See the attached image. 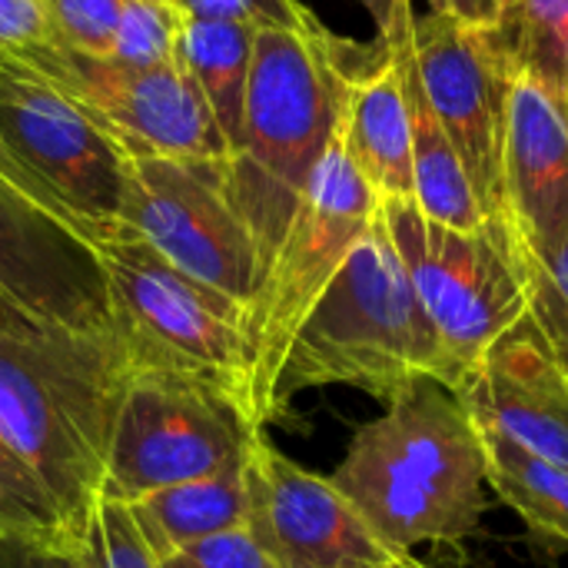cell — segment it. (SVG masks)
<instances>
[{"label": "cell", "instance_id": "1", "mask_svg": "<svg viewBox=\"0 0 568 568\" xmlns=\"http://www.w3.org/2000/svg\"><path fill=\"white\" fill-rule=\"evenodd\" d=\"M396 556L466 542L489 506L486 443L466 399L423 376L363 423L329 476Z\"/></svg>", "mask_w": 568, "mask_h": 568}, {"label": "cell", "instance_id": "2", "mask_svg": "<svg viewBox=\"0 0 568 568\" xmlns=\"http://www.w3.org/2000/svg\"><path fill=\"white\" fill-rule=\"evenodd\" d=\"M349 77L336 40L320 23L253 33L243 136L223 163V176L226 196L256 243L260 280L336 136Z\"/></svg>", "mask_w": 568, "mask_h": 568}, {"label": "cell", "instance_id": "3", "mask_svg": "<svg viewBox=\"0 0 568 568\" xmlns=\"http://www.w3.org/2000/svg\"><path fill=\"white\" fill-rule=\"evenodd\" d=\"M423 376L453 386L439 329L376 206L373 223L290 346L276 386V413L293 396L323 386H349L389 403Z\"/></svg>", "mask_w": 568, "mask_h": 568}, {"label": "cell", "instance_id": "4", "mask_svg": "<svg viewBox=\"0 0 568 568\" xmlns=\"http://www.w3.org/2000/svg\"><path fill=\"white\" fill-rule=\"evenodd\" d=\"M123 369L120 339L0 326V439L77 529L103 493Z\"/></svg>", "mask_w": 568, "mask_h": 568}, {"label": "cell", "instance_id": "5", "mask_svg": "<svg viewBox=\"0 0 568 568\" xmlns=\"http://www.w3.org/2000/svg\"><path fill=\"white\" fill-rule=\"evenodd\" d=\"M263 436L266 429L230 386L126 356L100 499L126 506L176 483L243 469Z\"/></svg>", "mask_w": 568, "mask_h": 568}, {"label": "cell", "instance_id": "6", "mask_svg": "<svg viewBox=\"0 0 568 568\" xmlns=\"http://www.w3.org/2000/svg\"><path fill=\"white\" fill-rule=\"evenodd\" d=\"M376 206L379 196L353 166L336 126L283 243L243 310L240 329L246 346L250 413L260 429L280 416L276 386L300 326L373 223Z\"/></svg>", "mask_w": 568, "mask_h": 568}, {"label": "cell", "instance_id": "7", "mask_svg": "<svg viewBox=\"0 0 568 568\" xmlns=\"http://www.w3.org/2000/svg\"><path fill=\"white\" fill-rule=\"evenodd\" d=\"M379 216L439 329L459 393L489 346L529 313L523 240L509 216L456 230L429 220L413 196L379 200Z\"/></svg>", "mask_w": 568, "mask_h": 568}, {"label": "cell", "instance_id": "8", "mask_svg": "<svg viewBox=\"0 0 568 568\" xmlns=\"http://www.w3.org/2000/svg\"><path fill=\"white\" fill-rule=\"evenodd\" d=\"M116 339L126 356L210 376L250 406L243 310L166 263L136 230L116 223L93 243Z\"/></svg>", "mask_w": 568, "mask_h": 568}, {"label": "cell", "instance_id": "9", "mask_svg": "<svg viewBox=\"0 0 568 568\" xmlns=\"http://www.w3.org/2000/svg\"><path fill=\"white\" fill-rule=\"evenodd\" d=\"M0 143L50 213L90 246L120 223L130 150L63 90L0 53Z\"/></svg>", "mask_w": 568, "mask_h": 568}, {"label": "cell", "instance_id": "10", "mask_svg": "<svg viewBox=\"0 0 568 568\" xmlns=\"http://www.w3.org/2000/svg\"><path fill=\"white\" fill-rule=\"evenodd\" d=\"M223 163L130 150L120 223L136 230L180 273L246 310L260 280V256L226 196Z\"/></svg>", "mask_w": 568, "mask_h": 568}, {"label": "cell", "instance_id": "11", "mask_svg": "<svg viewBox=\"0 0 568 568\" xmlns=\"http://www.w3.org/2000/svg\"><path fill=\"white\" fill-rule=\"evenodd\" d=\"M17 60L63 90L126 150L180 160H230V146L183 67H130L116 57H90L57 40L23 50Z\"/></svg>", "mask_w": 568, "mask_h": 568}, {"label": "cell", "instance_id": "12", "mask_svg": "<svg viewBox=\"0 0 568 568\" xmlns=\"http://www.w3.org/2000/svg\"><path fill=\"white\" fill-rule=\"evenodd\" d=\"M419 87L456 146L486 216H506L503 146L516 67L496 27L463 23L446 10L413 20Z\"/></svg>", "mask_w": 568, "mask_h": 568}, {"label": "cell", "instance_id": "13", "mask_svg": "<svg viewBox=\"0 0 568 568\" xmlns=\"http://www.w3.org/2000/svg\"><path fill=\"white\" fill-rule=\"evenodd\" d=\"M0 296L43 329L83 339H116L93 246L3 180Z\"/></svg>", "mask_w": 568, "mask_h": 568}, {"label": "cell", "instance_id": "14", "mask_svg": "<svg viewBox=\"0 0 568 568\" xmlns=\"http://www.w3.org/2000/svg\"><path fill=\"white\" fill-rule=\"evenodd\" d=\"M246 529L280 568H396L333 479L283 456L266 436L246 463Z\"/></svg>", "mask_w": 568, "mask_h": 568}, {"label": "cell", "instance_id": "15", "mask_svg": "<svg viewBox=\"0 0 568 568\" xmlns=\"http://www.w3.org/2000/svg\"><path fill=\"white\" fill-rule=\"evenodd\" d=\"M459 396L476 423L546 463L568 466V379L529 313L489 346Z\"/></svg>", "mask_w": 568, "mask_h": 568}, {"label": "cell", "instance_id": "16", "mask_svg": "<svg viewBox=\"0 0 568 568\" xmlns=\"http://www.w3.org/2000/svg\"><path fill=\"white\" fill-rule=\"evenodd\" d=\"M506 216L532 253L568 236V110L539 80L516 73L503 146Z\"/></svg>", "mask_w": 568, "mask_h": 568}, {"label": "cell", "instance_id": "17", "mask_svg": "<svg viewBox=\"0 0 568 568\" xmlns=\"http://www.w3.org/2000/svg\"><path fill=\"white\" fill-rule=\"evenodd\" d=\"M339 140L379 200L413 196V116L396 53H383L379 67L349 77Z\"/></svg>", "mask_w": 568, "mask_h": 568}, {"label": "cell", "instance_id": "18", "mask_svg": "<svg viewBox=\"0 0 568 568\" xmlns=\"http://www.w3.org/2000/svg\"><path fill=\"white\" fill-rule=\"evenodd\" d=\"M126 513L153 559L163 562L206 536L246 526V466L146 493L126 503Z\"/></svg>", "mask_w": 568, "mask_h": 568}, {"label": "cell", "instance_id": "19", "mask_svg": "<svg viewBox=\"0 0 568 568\" xmlns=\"http://www.w3.org/2000/svg\"><path fill=\"white\" fill-rule=\"evenodd\" d=\"M386 53H396L406 77V97H409V116H413V200L416 206L446 226L456 230H479L489 216L466 176V166L449 143L443 123L436 120L416 73L413 60V37L403 43L386 47Z\"/></svg>", "mask_w": 568, "mask_h": 568}, {"label": "cell", "instance_id": "20", "mask_svg": "<svg viewBox=\"0 0 568 568\" xmlns=\"http://www.w3.org/2000/svg\"><path fill=\"white\" fill-rule=\"evenodd\" d=\"M256 27L236 20H186L180 40V60L196 83L213 123L220 126L230 153L243 136L246 83L253 63Z\"/></svg>", "mask_w": 568, "mask_h": 568}, {"label": "cell", "instance_id": "21", "mask_svg": "<svg viewBox=\"0 0 568 568\" xmlns=\"http://www.w3.org/2000/svg\"><path fill=\"white\" fill-rule=\"evenodd\" d=\"M489 463V489L549 542L568 546V466L546 463L503 433L479 423Z\"/></svg>", "mask_w": 568, "mask_h": 568}, {"label": "cell", "instance_id": "22", "mask_svg": "<svg viewBox=\"0 0 568 568\" xmlns=\"http://www.w3.org/2000/svg\"><path fill=\"white\" fill-rule=\"evenodd\" d=\"M496 33L516 67L549 87L556 97L566 90L568 0H503Z\"/></svg>", "mask_w": 568, "mask_h": 568}, {"label": "cell", "instance_id": "23", "mask_svg": "<svg viewBox=\"0 0 568 568\" xmlns=\"http://www.w3.org/2000/svg\"><path fill=\"white\" fill-rule=\"evenodd\" d=\"M0 539L20 542H73L80 529L40 476L0 439Z\"/></svg>", "mask_w": 568, "mask_h": 568}, {"label": "cell", "instance_id": "24", "mask_svg": "<svg viewBox=\"0 0 568 568\" xmlns=\"http://www.w3.org/2000/svg\"><path fill=\"white\" fill-rule=\"evenodd\" d=\"M186 10L173 0H123L113 53L130 67H183L180 40Z\"/></svg>", "mask_w": 568, "mask_h": 568}, {"label": "cell", "instance_id": "25", "mask_svg": "<svg viewBox=\"0 0 568 568\" xmlns=\"http://www.w3.org/2000/svg\"><path fill=\"white\" fill-rule=\"evenodd\" d=\"M523 253L529 273V320L568 379V236L549 253H532L523 243Z\"/></svg>", "mask_w": 568, "mask_h": 568}, {"label": "cell", "instance_id": "26", "mask_svg": "<svg viewBox=\"0 0 568 568\" xmlns=\"http://www.w3.org/2000/svg\"><path fill=\"white\" fill-rule=\"evenodd\" d=\"M83 568H160L143 536L136 532L126 506L100 499L80 526Z\"/></svg>", "mask_w": 568, "mask_h": 568}, {"label": "cell", "instance_id": "27", "mask_svg": "<svg viewBox=\"0 0 568 568\" xmlns=\"http://www.w3.org/2000/svg\"><path fill=\"white\" fill-rule=\"evenodd\" d=\"M43 10L57 43L90 57L113 53L123 0H43Z\"/></svg>", "mask_w": 568, "mask_h": 568}, {"label": "cell", "instance_id": "28", "mask_svg": "<svg viewBox=\"0 0 568 568\" xmlns=\"http://www.w3.org/2000/svg\"><path fill=\"white\" fill-rule=\"evenodd\" d=\"M193 20H236L250 27H283L310 30L316 27L313 13L296 0H176Z\"/></svg>", "mask_w": 568, "mask_h": 568}, {"label": "cell", "instance_id": "29", "mask_svg": "<svg viewBox=\"0 0 568 568\" xmlns=\"http://www.w3.org/2000/svg\"><path fill=\"white\" fill-rule=\"evenodd\" d=\"M180 556L193 568H280L246 526L206 536Z\"/></svg>", "mask_w": 568, "mask_h": 568}, {"label": "cell", "instance_id": "30", "mask_svg": "<svg viewBox=\"0 0 568 568\" xmlns=\"http://www.w3.org/2000/svg\"><path fill=\"white\" fill-rule=\"evenodd\" d=\"M53 30L43 0H0V53L20 57L40 43H50Z\"/></svg>", "mask_w": 568, "mask_h": 568}, {"label": "cell", "instance_id": "31", "mask_svg": "<svg viewBox=\"0 0 568 568\" xmlns=\"http://www.w3.org/2000/svg\"><path fill=\"white\" fill-rule=\"evenodd\" d=\"M80 539L73 542H20L0 539V568H83Z\"/></svg>", "mask_w": 568, "mask_h": 568}, {"label": "cell", "instance_id": "32", "mask_svg": "<svg viewBox=\"0 0 568 568\" xmlns=\"http://www.w3.org/2000/svg\"><path fill=\"white\" fill-rule=\"evenodd\" d=\"M363 7L376 20L383 47H393L413 37V20H416L413 0H363Z\"/></svg>", "mask_w": 568, "mask_h": 568}, {"label": "cell", "instance_id": "33", "mask_svg": "<svg viewBox=\"0 0 568 568\" xmlns=\"http://www.w3.org/2000/svg\"><path fill=\"white\" fill-rule=\"evenodd\" d=\"M436 10L453 13L463 23L476 27H496L503 13V0H436Z\"/></svg>", "mask_w": 568, "mask_h": 568}, {"label": "cell", "instance_id": "34", "mask_svg": "<svg viewBox=\"0 0 568 568\" xmlns=\"http://www.w3.org/2000/svg\"><path fill=\"white\" fill-rule=\"evenodd\" d=\"M0 180H3L7 186H13L20 196H27L30 203H37L43 213H50V206H47L43 193H40V190H37V183H33V180H30V176H27V173L17 166V160L7 153V146H3V143H0ZM50 216H53V213H50ZM63 226H67V223H63Z\"/></svg>", "mask_w": 568, "mask_h": 568}, {"label": "cell", "instance_id": "35", "mask_svg": "<svg viewBox=\"0 0 568 568\" xmlns=\"http://www.w3.org/2000/svg\"><path fill=\"white\" fill-rule=\"evenodd\" d=\"M0 326H13V329H43V326L30 323L20 310H13L3 296H0Z\"/></svg>", "mask_w": 568, "mask_h": 568}, {"label": "cell", "instance_id": "36", "mask_svg": "<svg viewBox=\"0 0 568 568\" xmlns=\"http://www.w3.org/2000/svg\"><path fill=\"white\" fill-rule=\"evenodd\" d=\"M396 568H459V566H449V562H436V559H416L413 552L409 556H403Z\"/></svg>", "mask_w": 568, "mask_h": 568}, {"label": "cell", "instance_id": "37", "mask_svg": "<svg viewBox=\"0 0 568 568\" xmlns=\"http://www.w3.org/2000/svg\"><path fill=\"white\" fill-rule=\"evenodd\" d=\"M160 568H193V566H190L183 556H170V559H163V562H160Z\"/></svg>", "mask_w": 568, "mask_h": 568}, {"label": "cell", "instance_id": "38", "mask_svg": "<svg viewBox=\"0 0 568 568\" xmlns=\"http://www.w3.org/2000/svg\"><path fill=\"white\" fill-rule=\"evenodd\" d=\"M562 100H566V110H568V53H566V90H562Z\"/></svg>", "mask_w": 568, "mask_h": 568}, {"label": "cell", "instance_id": "39", "mask_svg": "<svg viewBox=\"0 0 568 568\" xmlns=\"http://www.w3.org/2000/svg\"><path fill=\"white\" fill-rule=\"evenodd\" d=\"M173 3H176V0H173Z\"/></svg>", "mask_w": 568, "mask_h": 568}]
</instances>
